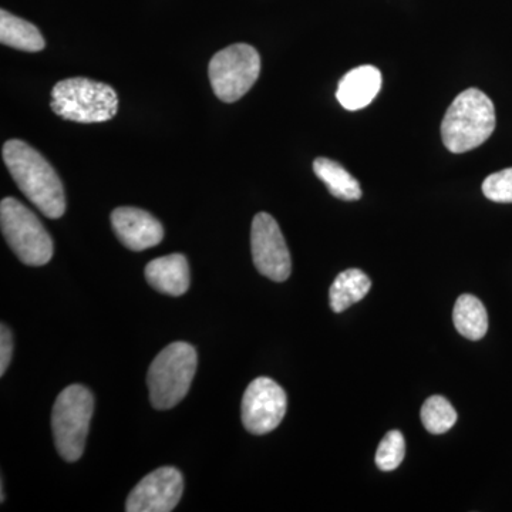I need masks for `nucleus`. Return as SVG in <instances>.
<instances>
[{
	"label": "nucleus",
	"mask_w": 512,
	"mask_h": 512,
	"mask_svg": "<svg viewBox=\"0 0 512 512\" xmlns=\"http://www.w3.org/2000/svg\"><path fill=\"white\" fill-rule=\"evenodd\" d=\"M3 161L19 190L50 220L63 217L66 197L55 168L39 151L22 140H9L3 146Z\"/></svg>",
	"instance_id": "f257e3e1"
},
{
	"label": "nucleus",
	"mask_w": 512,
	"mask_h": 512,
	"mask_svg": "<svg viewBox=\"0 0 512 512\" xmlns=\"http://www.w3.org/2000/svg\"><path fill=\"white\" fill-rule=\"evenodd\" d=\"M495 109L490 97L478 89L458 94L448 107L441 137L454 154H463L484 144L495 130Z\"/></svg>",
	"instance_id": "f03ea898"
},
{
	"label": "nucleus",
	"mask_w": 512,
	"mask_h": 512,
	"mask_svg": "<svg viewBox=\"0 0 512 512\" xmlns=\"http://www.w3.org/2000/svg\"><path fill=\"white\" fill-rule=\"evenodd\" d=\"M52 110L74 123H104L119 111V97L109 84L72 77L56 83L52 90Z\"/></svg>",
	"instance_id": "7ed1b4c3"
},
{
	"label": "nucleus",
	"mask_w": 512,
	"mask_h": 512,
	"mask_svg": "<svg viewBox=\"0 0 512 512\" xmlns=\"http://www.w3.org/2000/svg\"><path fill=\"white\" fill-rule=\"evenodd\" d=\"M195 349L184 342L171 343L154 359L148 370L150 400L158 410L173 409L187 396L197 372Z\"/></svg>",
	"instance_id": "20e7f679"
},
{
	"label": "nucleus",
	"mask_w": 512,
	"mask_h": 512,
	"mask_svg": "<svg viewBox=\"0 0 512 512\" xmlns=\"http://www.w3.org/2000/svg\"><path fill=\"white\" fill-rule=\"evenodd\" d=\"M94 412L93 394L82 384L66 387L57 397L52 429L60 457L73 463L83 456Z\"/></svg>",
	"instance_id": "39448f33"
},
{
	"label": "nucleus",
	"mask_w": 512,
	"mask_h": 512,
	"mask_svg": "<svg viewBox=\"0 0 512 512\" xmlns=\"http://www.w3.org/2000/svg\"><path fill=\"white\" fill-rule=\"evenodd\" d=\"M0 227L9 247L29 266H43L52 259L53 241L35 212L15 198L0 204Z\"/></svg>",
	"instance_id": "423d86ee"
},
{
	"label": "nucleus",
	"mask_w": 512,
	"mask_h": 512,
	"mask_svg": "<svg viewBox=\"0 0 512 512\" xmlns=\"http://www.w3.org/2000/svg\"><path fill=\"white\" fill-rule=\"evenodd\" d=\"M261 73V57L254 47L238 43L212 57L208 74L212 90L224 103H235L252 89Z\"/></svg>",
	"instance_id": "0eeeda50"
},
{
	"label": "nucleus",
	"mask_w": 512,
	"mask_h": 512,
	"mask_svg": "<svg viewBox=\"0 0 512 512\" xmlns=\"http://www.w3.org/2000/svg\"><path fill=\"white\" fill-rule=\"evenodd\" d=\"M252 259L259 274L274 282H285L292 272L288 245L272 215L259 212L252 221Z\"/></svg>",
	"instance_id": "6e6552de"
},
{
	"label": "nucleus",
	"mask_w": 512,
	"mask_h": 512,
	"mask_svg": "<svg viewBox=\"0 0 512 512\" xmlns=\"http://www.w3.org/2000/svg\"><path fill=\"white\" fill-rule=\"evenodd\" d=\"M288 407L285 390L268 377H258L249 384L242 399V423L256 436L274 431L282 423Z\"/></svg>",
	"instance_id": "1a4fd4ad"
},
{
	"label": "nucleus",
	"mask_w": 512,
	"mask_h": 512,
	"mask_svg": "<svg viewBox=\"0 0 512 512\" xmlns=\"http://www.w3.org/2000/svg\"><path fill=\"white\" fill-rule=\"evenodd\" d=\"M184 478L174 467H163L144 477L128 495V512H170L180 503Z\"/></svg>",
	"instance_id": "9d476101"
},
{
	"label": "nucleus",
	"mask_w": 512,
	"mask_h": 512,
	"mask_svg": "<svg viewBox=\"0 0 512 512\" xmlns=\"http://www.w3.org/2000/svg\"><path fill=\"white\" fill-rule=\"evenodd\" d=\"M111 225L121 244L131 251L156 247L164 238L161 222L140 208H116L111 214Z\"/></svg>",
	"instance_id": "9b49d317"
},
{
	"label": "nucleus",
	"mask_w": 512,
	"mask_h": 512,
	"mask_svg": "<svg viewBox=\"0 0 512 512\" xmlns=\"http://www.w3.org/2000/svg\"><path fill=\"white\" fill-rule=\"evenodd\" d=\"M380 89L382 73L379 69L375 66H360L343 76L336 97L343 109L356 111L369 106L376 99Z\"/></svg>",
	"instance_id": "f8f14e48"
},
{
	"label": "nucleus",
	"mask_w": 512,
	"mask_h": 512,
	"mask_svg": "<svg viewBox=\"0 0 512 512\" xmlns=\"http://www.w3.org/2000/svg\"><path fill=\"white\" fill-rule=\"evenodd\" d=\"M146 279L158 292L181 296L190 288V265L181 254L161 256L146 266Z\"/></svg>",
	"instance_id": "ddd939ff"
},
{
	"label": "nucleus",
	"mask_w": 512,
	"mask_h": 512,
	"mask_svg": "<svg viewBox=\"0 0 512 512\" xmlns=\"http://www.w3.org/2000/svg\"><path fill=\"white\" fill-rule=\"evenodd\" d=\"M0 42L29 53L42 52L46 46L42 33L35 25L6 12L5 9L0 12Z\"/></svg>",
	"instance_id": "4468645a"
},
{
	"label": "nucleus",
	"mask_w": 512,
	"mask_h": 512,
	"mask_svg": "<svg viewBox=\"0 0 512 512\" xmlns=\"http://www.w3.org/2000/svg\"><path fill=\"white\" fill-rule=\"evenodd\" d=\"M372 288V281L360 269H346L336 276L329 289V303L333 312L342 313L362 301Z\"/></svg>",
	"instance_id": "2eb2a0df"
},
{
	"label": "nucleus",
	"mask_w": 512,
	"mask_h": 512,
	"mask_svg": "<svg viewBox=\"0 0 512 512\" xmlns=\"http://www.w3.org/2000/svg\"><path fill=\"white\" fill-rule=\"evenodd\" d=\"M316 177L328 187L333 197L343 201H357L362 198L359 181L336 161L319 157L313 161Z\"/></svg>",
	"instance_id": "dca6fc26"
},
{
	"label": "nucleus",
	"mask_w": 512,
	"mask_h": 512,
	"mask_svg": "<svg viewBox=\"0 0 512 512\" xmlns=\"http://www.w3.org/2000/svg\"><path fill=\"white\" fill-rule=\"evenodd\" d=\"M454 326L468 340H481L488 332V313L480 299L464 293L453 312Z\"/></svg>",
	"instance_id": "f3484780"
},
{
	"label": "nucleus",
	"mask_w": 512,
	"mask_h": 512,
	"mask_svg": "<svg viewBox=\"0 0 512 512\" xmlns=\"http://www.w3.org/2000/svg\"><path fill=\"white\" fill-rule=\"evenodd\" d=\"M421 423L431 434H444L457 423V412L446 397L431 396L421 407Z\"/></svg>",
	"instance_id": "a211bd4d"
},
{
	"label": "nucleus",
	"mask_w": 512,
	"mask_h": 512,
	"mask_svg": "<svg viewBox=\"0 0 512 512\" xmlns=\"http://www.w3.org/2000/svg\"><path fill=\"white\" fill-rule=\"evenodd\" d=\"M406 456V440L399 430H392L383 437L376 451V466L382 471L396 470Z\"/></svg>",
	"instance_id": "6ab92c4d"
},
{
	"label": "nucleus",
	"mask_w": 512,
	"mask_h": 512,
	"mask_svg": "<svg viewBox=\"0 0 512 512\" xmlns=\"http://www.w3.org/2000/svg\"><path fill=\"white\" fill-rule=\"evenodd\" d=\"M483 192L490 201L512 204V168L488 175L483 183Z\"/></svg>",
	"instance_id": "aec40b11"
},
{
	"label": "nucleus",
	"mask_w": 512,
	"mask_h": 512,
	"mask_svg": "<svg viewBox=\"0 0 512 512\" xmlns=\"http://www.w3.org/2000/svg\"><path fill=\"white\" fill-rule=\"evenodd\" d=\"M13 355L12 333L8 326H0V376L5 375Z\"/></svg>",
	"instance_id": "412c9836"
}]
</instances>
